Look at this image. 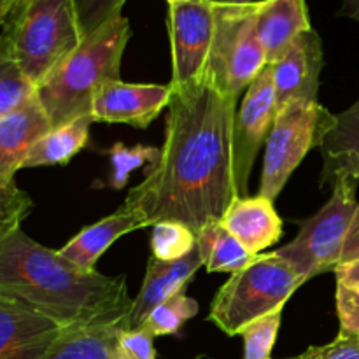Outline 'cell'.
Instances as JSON below:
<instances>
[{
  "mask_svg": "<svg viewBox=\"0 0 359 359\" xmlns=\"http://www.w3.org/2000/svg\"><path fill=\"white\" fill-rule=\"evenodd\" d=\"M237 98L207 79L172 84L160 161L146 181L130 189L123 205L147 226L163 221L195 231L223 219L237 198L233 125Z\"/></svg>",
  "mask_w": 359,
  "mask_h": 359,
  "instance_id": "obj_1",
  "label": "cell"
},
{
  "mask_svg": "<svg viewBox=\"0 0 359 359\" xmlns=\"http://www.w3.org/2000/svg\"><path fill=\"white\" fill-rule=\"evenodd\" d=\"M0 297L13 298L65 328L128 316L125 277L77 269L21 228L0 242Z\"/></svg>",
  "mask_w": 359,
  "mask_h": 359,
  "instance_id": "obj_2",
  "label": "cell"
},
{
  "mask_svg": "<svg viewBox=\"0 0 359 359\" xmlns=\"http://www.w3.org/2000/svg\"><path fill=\"white\" fill-rule=\"evenodd\" d=\"M130 35V21L125 16L116 18L84 37L76 51L35 88L51 128L91 116L98 91L105 84L119 81V67Z\"/></svg>",
  "mask_w": 359,
  "mask_h": 359,
  "instance_id": "obj_3",
  "label": "cell"
},
{
  "mask_svg": "<svg viewBox=\"0 0 359 359\" xmlns=\"http://www.w3.org/2000/svg\"><path fill=\"white\" fill-rule=\"evenodd\" d=\"M14 58L35 88L83 42L72 0H18L4 25Z\"/></svg>",
  "mask_w": 359,
  "mask_h": 359,
  "instance_id": "obj_4",
  "label": "cell"
},
{
  "mask_svg": "<svg viewBox=\"0 0 359 359\" xmlns=\"http://www.w3.org/2000/svg\"><path fill=\"white\" fill-rule=\"evenodd\" d=\"M302 284L305 280L276 251L258 255L217 291L209 321L228 337L241 335L249 323L283 311Z\"/></svg>",
  "mask_w": 359,
  "mask_h": 359,
  "instance_id": "obj_5",
  "label": "cell"
},
{
  "mask_svg": "<svg viewBox=\"0 0 359 359\" xmlns=\"http://www.w3.org/2000/svg\"><path fill=\"white\" fill-rule=\"evenodd\" d=\"M258 9L259 0L244 6L216 0L214 39L203 79L237 100L266 67L256 32Z\"/></svg>",
  "mask_w": 359,
  "mask_h": 359,
  "instance_id": "obj_6",
  "label": "cell"
},
{
  "mask_svg": "<svg viewBox=\"0 0 359 359\" xmlns=\"http://www.w3.org/2000/svg\"><path fill=\"white\" fill-rule=\"evenodd\" d=\"M337 116L321 102H294L277 112L265 144L259 196L277 200L291 174L316 147H321L333 130Z\"/></svg>",
  "mask_w": 359,
  "mask_h": 359,
  "instance_id": "obj_7",
  "label": "cell"
},
{
  "mask_svg": "<svg viewBox=\"0 0 359 359\" xmlns=\"http://www.w3.org/2000/svg\"><path fill=\"white\" fill-rule=\"evenodd\" d=\"M356 189L358 182H339L328 202L314 216L298 223L297 238L276 251L305 283L340 265L347 231L359 205Z\"/></svg>",
  "mask_w": 359,
  "mask_h": 359,
  "instance_id": "obj_8",
  "label": "cell"
},
{
  "mask_svg": "<svg viewBox=\"0 0 359 359\" xmlns=\"http://www.w3.org/2000/svg\"><path fill=\"white\" fill-rule=\"evenodd\" d=\"M168 34L172 44L170 84H195L205 77L214 39L216 0H189L168 6Z\"/></svg>",
  "mask_w": 359,
  "mask_h": 359,
  "instance_id": "obj_9",
  "label": "cell"
},
{
  "mask_svg": "<svg viewBox=\"0 0 359 359\" xmlns=\"http://www.w3.org/2000/svg\"><path fill=\"white\" fill-rule=\"evenodd\" d=\"M277 118L276 88L272 65L266 63L258 77L248 88L233 125V172L238 198L248 195L249 177L256 156L266 144Z\"/></svg>",
  "mask_w": 359,
  "mask_h": 359,
  "instance_id": "obj_10",
  "label": "cell"
},
{
  "mask_svg": "<svg viewBox=\"0 0 359 359\" xmlns=\"http://www.w3.org/2000/svg\"><path fill=\"white\" fill-rule=\"evenodd\" d=\"M65 330L35 309L0 297V359H49Z\"/></svg>",
  "mask_w": 359,
  "mask_h": 359,
  "instance_id": "obj_11",
  "label": "cell"
},
{
  "mask_svg": "<svg viewBox=\"0 0 359 359\" xmlns=\"http://www.w3.org/2000/svg\"><path fill=\"white\" fill-rule=\"evenodd\" d=\"M323 65V41L311 28L293 42L283 58L272 63L277 112L294 102L318 100Z\"/></svg>",
  "mask_w": 359,
  "mask_h": 359,
  "instance_id": "obj_12",
  "label": "cell"
},
{
  "mask_svg": "<svg viewBox=\"0 0 359 359\" xmlns=\"http://www.w3.org/2000/svg\"><path fill=\"white\" fill-rule=\"evenodd\" d=\"M172 97V84H132L121 79L102 88L93 100L95 121L123 123L133 128H147Z\"/></svg>",
  "mask_w": 359,
  "mask_h": 359,
  "instance_id": "obj_13",
  "label": "cell"
},
{
  "mask_svg": "<svg viewBox=\"0 0 359 359\" xmlns=\"http://www.w3.org/2000/svg\"><path fill=\"white\" fill-rule=\"evenodd\" d=\"M200 266H203L202 255L196 245L189 255L177 262H161L151 256L147 262L146 277L142 287L133 300L128 318L125 321L126 330H137L144 325L147 316L160 304L172 298L174 294L186 291Z\"/></svg>",
  "mask_w": 359,
  "mask_h": 359,
  "instance_id": "obj_14",
  "label": "cell"
},
{
  "mask_svg": "<svg viewBox=\"0 0 359 359\" xmlns=\"http://www.w3.org/2000/svg\"><path fill=\"white\" fill-rule=\"evenodd\" d=\"M51 130L37 95L0 118V181L14 184V174L21 168L28 151Z\"/></svg>",
  "mask_w": 359,
  "mask_h": 359,
  "instance_id": "obj_15",
  "label": "cell"
},
{
  "mask_svg": "<svg viewBox=\"0 0 359 359\" xmlns=\"http://www.w3.org/2000/svg\"><path fill=\"white\" fill-rule=\"evenodd\" d=\"M221 223L252 255H259L283 237V219L265 196L235 198Z\"/></svg>",
  "mask_w": 359,
  "mask_h": 359,
  "instance_id": "obj_16",
  "label": "cell"
},
{
  "mask_svg": "<svg viewBox=\"0 0 359 359\" xmlns=\"http://www.w3.org/2000/svg\"><path fill=\"white\" fill-rule=\"evenodd\" d=\"M311 28L305 0H259L256 32L269 65L283 58L293 42Z\"/></svg>",
  "mask_w": 359,
  "mask_h": 359,
  "instance_id": "obj_17",
  "label": "cell"
},
{
  "mask_svg": "<svg viewBox=\"0 0 359 359\" xmlns=\"http://www.w3.org/2000/svg\"><path fill=\"white\" fill-rule=\"evenodd\" d=\"M323 156L321 188H335L342 181L359 182V100L337 114L335 126L319 147Z\"/></svg>",
  "mask_w": 359,
  "mask_h": 359,
  "instance_id": "obj_18",
  "label": "cell"
},
{
  "mask_svg": "<svg viewBox=\"0 0 359 359\" xmlns=\"http://www.w3.org/2000/svg\"><path fill=\"white\" fill-rule=\"evenodd\" d=\"M146 226L147 223L142 216L121 205L114 214L79 231L72 241H69L62 249H58V252L63 258L69 259L72 265H76L77 269L91 272V270H95V263L98 262V258L119 237Z\"/></svg>",
  "mask_w": 359,
  "mask_h": 359,
  "instance_id": "obj_19",
  "label": "cell"
},
{
  "mask_svg": "<svg viewBox=\"0 0 359 359\" xmlns=\"http://www.w3.org/2000/svg\"><path fill=\"white\" fill-rule=\"evenodd\" d=\"M128 316L67 328L49 359H121L118 339ZM195 359H209L196 356Z\"/></svg>",
  "mask_w": 359,
  "mask_h": 359,
  "instance_id": "obj_20",
  "label": "cell"
},
{
  "mask_svg": "<svg viewBox=\"0 0 359 359\" xmlns=\"http://www.w3.org/2000/svg\"><path fill=\"white\" fill-rule=\"evenodd\" d=\"M93 123V116H83L60 128H53L32 146L21 168L67 165L88 144Z\"/></svg>",
  "mask_w": 359,
  "mask_h": 359,
  "instance_id": "obj_21",
  "label": "cell"
},
{
  "mask_svg": "<svg viewBox=\"0 0 359 359\" xmlns=\"http://www.w3.org/2000/svg\"><path fill=\"white\" fill-rule=\"evenodd\" d=\"M196 245L207 272L235 273L255 262L258 256L249 252L221 221H214L203 226L196 233Z\"/></svg>",
  "mask_w": 359,
  "mask_h": 359,
  "instance_id": "obj_22",
  "label": "cell"
},
{
  "mask_svg": "<svg viewBox=\"0 0 359 359\" xmlns=\"http://www.w3.org/2000/svg\"><path fill=\"white\" fill-rule=\"evenodd\" d=\"M35 95V86L25 77L14 58L6 34H0V118L13 112Z\"/></svg>",
  "mask_w": 359,
  "mask_h": 359,
  "instance_id": "obj_23",
  "label": "cell"
},
{
  "mask_svg": "<svg viewBox=\"0 0 359 359\" xmlns=\"http://www.w3.org/2000/svg\"><path fill=\"white\" fill-rule=\"evenodd\" d=\"M198 312V304L193 298L186 297V291L174 294L172 298L158 305L140 328L156 339V337L175 335L186 321L195 318Z\"/></svg>",
  "mask_w": 359,
  "mask_h": 359,
  "instance_id": "obj_24",
  "label": "cell"
},
{
  "mask_svg": "<svg viewBox=\"0 0 359 359\" xmlns=\"http://www.w3.org/2000/svg\"><path fill=\"white\" fill-rule=\"evenodd\" d=\"M196 248L195 231L175 221H163L153 226L151 251L161 262H177Z\"/></svg>",
  "mask_w": 359,
  "mask_h": 359,
  "instance_id": "obj_25",
  "label": "cell"
},
{
  "mask_svg": "<svg viewBox=\"0 0 359 359\" xmlns=\"http://www.w3.org/2000/svg\"><path fill=\"white\" fill-rule=\"evenodd\" d=\"M161 151L158 147L147 146H133L128 147L125 144L118 142L109 149V158L112 163V175L109 179V184L114 189H123L128 182L130 174L137 168L144 167L146 163L154 165L160 161Z\"/></svg>",
  "mask_w": 359,
  "mask_h": 359,
  "instance_id": "obj_26",
  "label": "cell"
},
{
  "mask_svg": "<svg viewBox=\"0 0 359 359\" xmlns=\"http://www.w3.org/2000/svg\"><path fill=\"white\" fill-rule=\"evenodd\" d=\"M283 311H276L269 316L249 323L241 332L244 339V359H272V349L279 333Z\"/></svg>",
  "mask_w": 359,
  "mask_h": 359,
  "instance_id": "obj_27",
  "label": "cell"
},
{
  "mask_svg": "<svg viewBox=\"0 0 359 359\" xmlns=\"http://www.w3.org/2000/svg\"><path fill=\"white\" fill-rule=\"evenodd\" d=\"M126 2L128 0H72L83 39L123 16L121 11Z\"/></svg>",
  "mask_w": 359,
  "mask_h": 359,
  "instance_id": "obj_28",
  "label": "cell"
},
{
  "mask_svg": "<svg viewBox=\"0 0 359 359\" xmlns=\"http://www.w3.org/2000/svg\"><path fill=\"white\" fill-rule=\"evenodd\" d=\"M32 198L23 189L0 198V242L21 228V221L32 212Z\"/></svg>",
  "mask_w": 359,
  "mask_h": 359,
  "instance_id": "obj_29",
  "label": "cell"
},
{
  "mask_svg": "<svg viewBox=\"0 0 359 359\" xmlns=\"http://www.w3.org/2000/svg\"><path fill=\"white\" fill-rule=\"evenodd\" d=\"M118 351L121 359H158L154 337L144 328H123L118 339Z\"/></svg>",
  "mask_w": 359,
  "mask_h": 359,
  "instance_id": "obj_30",
  "label": "cell"
},
{
  "mask_svg": "<svg viewBox=\"0 0 359 359\" xmlns=\"http://www.w3.org/2000/svg\"><path fill=\"white\" fill-rule=\"evenodd\" d=\"M300 356L302 359H359V337L339 332L333 342L309 347Z\"/></svg>",
  "mask_w": 359,
  "mask_h": 359,
  "instance_id": "obj_31",
  "label": "cell"
},
{
  "mask_svg": "<svg viewBox=\"0 0 359 359\" xmlns=\"http://www.w3.org/2000/svg\"><path fill=\"white\" fill-rule=\"evenodd\" d=\"M335 300L340 332L359 337V290H351L337 284Z\"/></svg>",
  "mask_w": 359,
  "mask_h": 359,
  "instance_id": "obj_32",
  "label": "cell"
},
{
  "mask_svg": "<svg viewBox=\"0 0 359 359\" xmlns=\"http://www.w3.org/2000/svg\"><path fill=\"white\" fill-rule=\"evenodd\" d=\"M354 259H359V205L353 217V223L349 226V231H347L340 263H349L354 262Z\"/></svg>",
  "mask_w": 359,
  "mask_h": 359,
  "instance_id": "obj_33",
  "label": "cell"
},
{
  "mask_svg": "<svg viewBox=\"0 0 359 359\" xmlns=\"http://www.w3.org/2000/svg\"><path fill=\"white\" fill-rule=\"evenodd\" d=\"M333 272L337 276V284L351 287V290H359V259L340 263Z\"/></svg>",
  "mask_w": 359,
  "mask_h": 359,
  "instance_id": "obj_34",
  "label": "cell"
},
{
  "mask_svg": "<svg viewBox=\"0 0 359 359\" xmlns=\"http://www.w3.org/2000/svg\"><path fill=\"white\" fill-rule=\"evenodd\" d=\"M339 16L351 18L359 23V0H342V7L339 11Z\"/></svg>",
  "mask_w": 359,
  "mask_h": 359,
  "instance_id": "obj_35",
  "label": "cell"
},
{
  "mask_svg": "<svg viewBox=\"0 0 359 359\" xmlns=\"http://www.w3.org/2000/svg\"><path fill=\"white\" fill-rule=\"evenodd\" d=\"M16 191H20V188L16 186V182H14V184H6V182L0 181V198L14 195Z\"/></svg>",
  "mask_w": 359,
  "mask_h": 359,
  "instance_id": "obj_36",
  "label": "cell"
},
{
  "mask_svg": "<svg viewBox=\"0 0 359 359\" xmlns=\"http://www.w3.org/2000/svg\"><path fill=\"white\" fill-rule=\"evenodd\" d=\"M9 11H11L9 2H7V0H0V28H4V25H6L7 16H9Z\"/></svg>",
  "mask_w": 359,
  "mask_h": 359,
  "instance_id": "obj_37",
  "label": "cell"
},
{
  "mask_svg": "<svg viewBox=\"0 0 359 359\" xmlns=\"http://www.w3.org/2000/svg\"><path fill=\"white\" fill-rule=\"evenodd\" d=\"M219 2L237 4V6H244V4H255V2H258V0H219Z\"/></svg>",
  "mask_w": 359,
  "mask_h": 359,
  "instance_id": "obj_38",
  "label": "cell"
},
{
  "mask_svg": "<svg viewBox=\"0 0 359 359\" xmlns=\"http://www.w3.org/2000/svg\"><path fill=\"white\" fill-rule=\"evenodd\" d=\"M182 2H189V0H167L168 6H174V4H182Z\"/></svg>",
  "mask_w": 359,
  "mask_h": 359,
  "instance_id": "obj_39",
  "label": "cell"
},
{
  "mask_svg": "<svg viewBox=\"0 0 359 359\" xmlns=\"http://www.w3.org/2000/svg\"><path fill=\"white\" fill-rule=\"evenodd\" d=\"M7 2H9V6H11V7H13V4H16V2H18V0H7Z\"/></svg>",
  "mask_w": 359,
  "mask_h": 359,
  "instance_id": "obj_40",
  "label": "cell"
},
{
  "mask_svg": "<svg viewBox=\"0 0 359 359\" xmlns=\"http://www.w3.org/2000/svg\"><path fill=\"white\" fill-rule=\"evenodd\" d=\"M287 359H302V356H294V358H287Z\"/></svg>",
  "mask_w": 359,
  "mask_h": 359,
  "instance_id": "obj_41",
  "label": "cell"
}]
</instances>
